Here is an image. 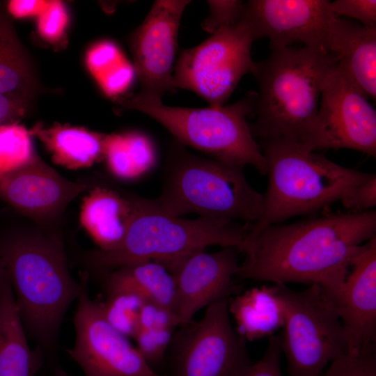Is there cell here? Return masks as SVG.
I'll list each match as a JSON object with an SVG mask.
<instances>
[{
    "label": "cell",
    "mask_w": 376,
    "mask_h": 376,
    "mask_svg": "<svg viewBox=\"0 0 376 376\" xmlns=\"http://www.w3.org/2000/svg\"><path fill=\"white\" fill-rule=\"evenodd\" d=\"M69 22L65 4L61 1H49L47 7L37 17V31L45 41L58 44L64 40Z\"/></svg>",
    "instance_id": "4dcf8cb0"
},
{
    "label": "cell",
    "mask_w": 376,
    "mask_h": 376,
    "mask_svg": "<svg viewBox=\"0 0 376 376\" xmlns=\"http://www.w3.org/2000/svg\"><path fill=\"white\" fill-rule=\"evenodd\" d=\"M49 1L44 0H10L5 3V10L12 18L23 19L37 17L47 7Z\"/></svg>",
    "instance_id": "8d00e7d4"
},
{
    "label": "cell",
    "mask_w": 376,
    "mask_h": 376,
    "mask_svg": "<svg viewBox=\"0 0 376 376\" xmlns=\"http://www.w3.org/2000/svg\"><path fill=\"white\" fill-rule=\"evenodd\" d=\"M191 1L157 0L142 23L131 33L129 44L141 90L139 96L162 101L173 91L174 60L181 17Z\"/></svg>",
    "instance_id": "7c38bea8"
},
{
    "label": "cell",
    "mask_w": 376,
    "mask_h": 376,
    "mask_svg": "<svg viewBox=\"0 0 376 376\" xmlns=\"http://www.w3.org/2000/svg\"><path fill=\"white\" fill-rule=\"evenodd\" d=\"M45 363L42 349L28 343L6 270L0 286V376H36Z\"/></svg>",
    "instance_id": "ffe728a7"
},
{
    "label": "cell",
    "mask_w": 376,
    "mask_h": 376,
    "mask_svg": "<svg viewBox=\"0 0 376 376\" xmlns=\"http://www.w3.org/2000/svg\"><path fill=\"white\" fill-rule=\"evenodd\" d=\"M229 299L208 306L198 322L181 325L167 350L165 376H238L253 362L246 339L229 316Z\"/></svg>",
    "instance_id": "9c48e42d"
},
{
    "label": "cell",
    "mask_w": 376,
    "mask_h": 376,
    "mask_svg": "<svg viewBox=\"0 0 376 376\" xmlns=\"http://www.w3.org/2000/svg\"><path fill=\"white\" fill-rule=\"evenodd\" d=\"M243 169L198 156L173 141L166 153L162 193L152 201L174 217L196 213L251 225L262 214L263 194L249 184Z\"/></svg>",
    "instance_id": "5b68a950"
},
{
    "label": "cell",
    "mask_w": 376,
    "mask_h": 376,
    "mask_svg": "<svg viewBox=\"0 0 376 376\" xmlns=\"http://www.w3.org/2000/svg\"><path fill=\"white\" fill-rule=\"evenodd\" d=\"M269 47L251 71L258 85L251 132L260 141L283 140L319 150L321 85L335 57L304 46Z\"/></svg>",
    "instance_id": "3957f363"
},
{
    "label": "cell",
    "mask_w": 376,
    "mask_h": 376,
    "mask_svg": "<svg viewBox=\"0 0 376 376\" xmlns=\"http://www.w3.org/2000/svg\"><path fill=\"white\" fill-rule=\"evenodd\" d=\"M332 299L348 350L375 345L376 236L364 243L354 256L338 294Z\"/></svg>",
    "instance_id": "e0dca14e"
},
{
    "label": "cell",
    "mask_w": 376,
    "mask_h": 376,
    "mask_svg": "<svg viewBox=\"0 0 376 376\" xmlns=\"http://www.w3.org/2000/svg\"><path fill=\"white\" fill-rule=\"evenodd\" d=\"M137 196L109 186L90 189L81 205L79 221L97 249L111 251L121 244L134 216Z\"/></svg>",
    "instance_id": "d6986e66"
},
{
    "label": "cell",
    "mask_w": 376,
    "mask_h": 376,
    "mask_svg": "<svg viewBox=\"0 0 376 376\" xmlns=\"http://www.w3.org/2000/svg\"><path fill=\"white\" fill-rule=\"evenodd\" d=\"M89 189L86 183L65 178L37 155L24 167L0 179V200L40 226H48Z\"/></svg>",
    "instance_id": "2e32d148"
},
{
    "label": "cell",
    "mask_w": 376,
    "mask_h": 376,
    "mask_svg": "<svg viewBox=\"0 0 376 376\" xmlns=\"http://www.w3.org/2000/svg\"><path fill=\"white\" fill-rule=\"evenodd\" d=\"M256 100V93L250 92L235 103L204 108L171 107L138 95L119 97L117 102L153 118L186 147L230 166L251 165L265 175V158L247 121Z\"/></svg>",
    "instance_id": "52a82bcc"
},
{
    "label": "cell",
    "mask_w": 376,
    "mask_h": 376,
    "mask_svg": "<svg viewBox=\"0 0 376 376\" xmlns=\"http://www.w3.org/2000/svg\"><path fill=\"white\" fill-rule=\"evenodd\" d=\"M103 159L114 177L132 180L141 177L155 164L157 152L151 139L139 132L105 135Z\"/></svg>",
    "instance_id": "cb8c5ba5"
},
{
    "label": "cell",
    "mask_w": 376,
    "mask_h": 376,
    "mask_svg": "<svg viewBox=\"0 0 376 376\" xmlns=\"http://www.w3.org/2000/svg\"><path fill=\"white\" fill-rule=\"evenodd\" d=\"M210 8L208 17L203 21V29L212 33L219 28L237 24L242 19L244 1H207Z\"/></svg>",
    "instance_id": "1f68e13d"
},
{
    "label": "cell",
    "mask_w": 376,
    "mask_h": 376,
    "mask_svg": "<svg viewBox=\"0 0 376 376\" xmlns=\"http://www.w3.org/2000/svg\"><path fill=\"white\" fill-rule=\"evenodd\" d=\"M327 0H250L242 19L256 40L267 38L269 47L295 43L329 52V36L336 16Z\"/></svg>",
    "instance_id": "5bb4252c"
},
{
    "label": "cell",
    "mask_w": 376,
    "mask_h": 376,
    "mask_svg": "<svg viewBox=\"0 0 376 376\" xmlns=\"http://www.w3.org/2000/svg\"><path fill=\"white\" fill-rule=\"evenodd\" d=\"M100 275L107 294L118 291L132 292L147 301L175 313L174 279L162 263L152 260L139 262Z\"/></svg>",
    "instance_id": "7402d4cb"
},
{
    "label": "cell",
    "mask_w": 376,
    "mask_h": 376,
    "mask_svg": "<svg viewBox=\"0 0 376 376\" xmlns=\"http://www.w3.org/2000/svg\"><path fill=\"white\" fill-rule=\"evenodd\" d=\"M318 121L320 150L347 148L375 156L376 111L336 63L322 82Z\"/></svg>",
    "instance_id": "4fadbf2b"
},
{
    "label": "cell",
    "mask_w": 376,
    "mask_h": 376,
    "mask_svg": "<svg viewBox=\"0 0 376 376\" xmlns=\"http://www.w3.org/2000/svg\"><path fill=\"white\" fill-rule=\"evenodd\" d=\"M330 6L336 17L353 18L365 27L376 28L375 0H336Z\"/></svg>",
    "instance_id": "d6a6232c"
},
{
    "label": "cell",
    "mask_w": 376,
    "mask_h": 376,
    "mask_svg": "<svg viewBox=\"0 0 376 376\" xmlns=\"http://www.w3.org/2000/svg\"><path fill=\"white\" fill-rule=\"evenodd\" d=\"M280 335L271 336L266 350L256 363H252L238 376H284L281 368Z\"/></svg>",
    "instance_id": "836d02e7"
},
{
    "label": "cell",
    "mask_w": 376,
    "mask_h": 376,
    "mask_svg": "<svg viewBox=\"0 0 376 376\" xmlns=\"http://www.w3.org/2000/svg\"><path fill=\"white\" fill-rule=\"evenodd\" d=\"M85 63L90 74L109 97H118L133 81L134 66L111 41L93 44L86 51Z\"/></svg>",
    "instance_id": "484cf974"
},
{
    "label": "cell",
    "mask_w": 376,
    "mask_h": 376,
    "mask_svg": "<svg viewBox=\"0 0 376 376\" xmlns=\"http://www.w3.org/2000/svg\"><path fill=\"white\" fill-rule=\"evenodd\" d=\"M321 376H376L375 345L347 350L332 361Z\"/></svg>",
    "instance_id": "f546056e"
},
{
    "label": "cell",
    "mask_w": 376,
    "mask_h": 376,
    "mask_svg": "<svg viewBox=\"0 0 376 376\" xmlns=\"http://www.w3.org/2000/svg\"><path fill=\"white\" fill-rule=\"evenodd\" d=\"M181 325L182 321L173 311L157 304L146 301L141 311L138 329H175L176 327Z\"/></svg>",
    "instance_id": "d590c367"
},
{
    "label": "cell",
    "mask_w": 376,
    "mask_h": 376,
    "mask_svg": "<svg viewBox=\"0 0 376 376\" xmlns=\"http://www.w3.org/2000/svg\"><path fill=\"white\" fill-rule=\"evenodd\" d=\"M173 334L174 328H139L133 337L145 361L159 374Z\"/></svg>",
    "instance_id": "f1b7e54d"
},
{
    "label": "cell",
    "mask_w": 376,
    "mask_h": 376,
    "mask_svg": "<svg viewBox=\"0 0 376 376\" xmlns=\"http://www.w3.org/2000/svg\"><path fill=\"white\" fill-rule=\"evenodd\" d=\"M376 236V212L327 214L263 230L242 250L236 276L318 285L334 299L361 246Z\"/></svg>",
    "instance_id": "6da1fadb"
},
{
    "label": "cell",
    "mask_w": 376,
    "mask_h": 376,
    "mask_svg": "<svg viewBox=\"0 0 376 376\" xmlns=\"http://www.w3.org/2000/svg\"><path fill=\"white\" fill-rule=\"evenodd\" d=\"M256 40L242 19L222 26L198 45L182 49L174 65L173 86L192 91L209 106L225 104L242 77L251 73Z\"/></svg>",
    "instance_id": "30bf717a"
},
{
    "label": "cell",
    "mask_w": 376,
    "mask_h": 376,
    "mask_svg": "<svg viewBox=\"0 0 376 376\" xmlns=\"http://www.w3.org/2000/svg\"><path fill=\"white\" fill-rule=\"evenodd\" d=\"M27 109L28 103L0 94V126L19 123L25 116Z\"/></svg>",
    "instance_id": "74e56055"
},
{
    "label": "cell",
    "mask_w": 376,
    "mask_h": 376,
    "mask_svg": "<svg viewBox=\"0 0 376 376\" xmlns=\"http://www.w3.org/2000/svg\"><path fill=\"white\" fill-rule=\"evenodd\" d=\"M283 315L281 352L290 376H321L325 367L348 350L331 297L318 285L304 290L272 286Z\"/></svg>",
    "instance_id": "ba28073f"
},
{
    "label": "cell",
    "mask_w": 376,
    "mask_h": 376,
    "mask_svg": "<svg viewBox=\"0 0 376 376\" xmlns=\"http://www.w3.org/2000/svg\"><path fill=\"white\" fill-rule=\"evenodd\" d=\"M5 272H6L5 266L0 258V286H1L2 279L5 274Z\"/></svg>",
    "instance_id": "ab89813d"
},
{
    "label": "cell",
    "mask_w": 376,
    "mask_h": 376,
    "mask_svg": "<svg viewBox=\"0 0 376 376\" xmlns=\"http://www.w3.org/2000/svg\"><path fill=\"white\" fill-rule=\"evenodd\" d=\"M336 64L367 97L376 99V28L336 17L329 45Z\"/></svg>",
    "instance_id": "ac0fdd59"
},
{
    "label": "cell",
    "mask_w": 376,
    "mask_h": 376,
    "mask_svg": "<svg viewBox=\"0 0 376 376\" xmlns=\"http://www.w3.org/2000/svg\"><path fill=\"white\" fill-rule=\"evenodd\" d=\"M199 249L164 265L173 277L175 286V313L182 325L191 322L196 312L237 289L233 283L239 264L237 249L224 247L214 253Z\"/></svg>",
    "instance_id": "9a60e30c"
},
{
    "label": "cell",
    "mask_w": 376,
    "mask_h": 376,
    "mask_svg": "<svg viewBox=\"0 0 376 376\" xmlns=\"http://www.w3.org/2000/svg\"><path fill=\"white\" fill-rule=\"evenodd\" d=\"M77 300L75 341L67 352L84 376H165L151 368L127 337L108 322L102 303L92 300L86 289Z\"/></svg>",
    "instance_id": "8fae6325"
},
{
    "label": "cell",
    "mask_w": 376,
    "mask_h": 376,
    "mask_svg": "<svg viewBox=\"0 0 376 376\" xmlns=\"http://www.w3.org/2000/svg\"><path fill=\"white\" fill-rule=\"evenodd\" d=\"M259 145L266 161L268 185L262 214L250 226L244 246L271 225L340 201L372 175L339 165L296 143L271 140L260 141Z\"/></svg>",
    "instance_id": "277c9868"
},
{
    "label": "cell",
    "mask_w": 376,
    "mask_h": 376,
    "mask_svg": "<svg viewBox=\"0 0 376 376\" xmlns=\"http://www.w3.org/2000/svg\"><path fill=\"white\" fill-rule=\"evenodd\" d=\"M146 300L141 296L127 291L107 294V301L102 303L108 322L126 337H134L139 327L142 307Z\"/></svg>",
    "instance_id": "83f0119b"
},
{
    "label": "cell",
    "mask_w": 376,
    "mask_h": 376,
    "mask_svg": "<svg viewBox=\"0 0 376 376\" xmlns=\"http://www.w3.org/2000/svg\"><path fill=\"white\" fill-rule=\"evenodd\" d=\"M45 376H69L65 371L58 365L45 369Z\"/></svg>",
    "instance_id": "f35d334b"
},
{
    "label": "cell",
    "mask_w": 376,
    "mask_h": 376,
    "mask_svg": "<svg viewBox=\"0 0 376 376\" xmlns=\"http://www.w3.org/2000/svg\"><path fill=\"white\" fill-rule=\"evenodd\" d=\"M32 136L19 123L0 126V179L29 164L36 155Z\"/></svg>",
    "instance_id": "4316f807"
},
{
    "label": "cell",
    "mask_w": 376,
    "mask_h": 376,
    "mask_svg": "<svg viewBox=\"0 0 376 376\" xmlns=\"http://www.w3.org/2000/svg\"><path fill=\"white\" fill-rule=\"evenodd\" d=\"M340 201L351 212H362L376 205V176L375 174L348 190Z\"/></svg>",
    "instance_id": "e575fe53"
},
{
    "label": "cell",
    "mask_w": 376,
    "mask_h": 376,
    "mask_svg": "<svg viewBox=\"0 0 376 376\" xmlns=\"http://www.w3.org/2000/svg\"><path fill=\"white\" fill-rule=\"evenodd\" d=\"M249 226L207 217L185 219L166 214L152 199L137 196L126 235L115 249H94L81 255L83 264L99 274L143 261L162 264L208 246L242 252Z\"/></svg>",
    "instance_id": "8992f818"
},
{
    "label": "cell",
    "mask_w": 376,
    "mask_h": 376,
    "mask_svg": "<svg viewBox=\"0 0 376 376\" xmlns=\"http://www.w3.org/2000/svg\"><path fill=\"white\" fill-rule=\"evenodd\" d=\"M0 258L8 273L26 332L54 360L57 337L69 306L86 289L70 274L56 233L11 228L0 231Z\"/></svg>",
    "instance_id": "7a4b0ae2"
},
{
    "label": "cell",
    "mask_w": 376,
    "mask_h": 376,
    "mask_svg": "<svg viewBox=\"0 0 376 376\" xmlns=\"http://www.w3.org/2000/svg\"><path fill=\"white\" fill-rule=\"evenodd\" d=\"M229 311L235 315L237 332L252 340L272 334L283 326L281 307L272 287L254 288L229 301Z\"/></svg>",
    "instance_id": "d4e9b609"
},
{
    "label": "cell",
    "mask_w": 376,
    "mask_h": 376,
    "mask_svg": "<svg viewBox=\"0 0 376 376\" xmlns=\"http://www.w3.org/2000/svg\"><path fill=\"white\" fill-rule=\"evenodd\" d=\"M37 89L32 61L0 1V94L29 104Z\"/></svg>",
    "instance_id": "603a6c76"
},
{
    "label": "cell",
    "mask_w": 376,
    "mask_h": 376,
    "mask_svg": "<svg viewBox=\"0 0 376 376\" xmlns=\"http://www.w3.org/2000/svg\"><path fill=\"white\" fill-rule=\"evenodd\" d=\"M29 132L42 143L55 164L68 169L88 168L103 159L106 134L60 123L47 127L36 125Z\"/></svg>",
    "instance_id": "44dd1931"
}]
</instances>
